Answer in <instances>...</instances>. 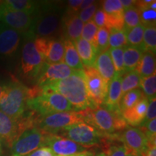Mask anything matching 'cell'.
<instances>
[{
	"instance_id": "obj_1",
	"label": "cell",
	"mask_w": 156,
	"mask_h": 156,
	"mask_svg": "<svg viewBox=\"0 0 156 156\" xmlns=\"http://www.w3.org/2000/svg\"><path fill=\"white\" fill-rule=\"evenodd\" d=\"M39 87L62 95L78 112L98 106L89 95L83 69L77 70L75 74L65 79L49 82Z\"/></svg>"
},
{
	"instance_id": "obj_2",
	"label": "cell",
	"mask_w": 156,
	"mask_h": 156,
	"mask_svg": "<svg viewBox=\"0 0 156 156\" xmlns=\"http://www.w3.org/2000/svg\"><path fill=\"white\" fill-rule=\"evenodd\" d=\"M30 99V88L17 81L5 84L0 100V111L14 120H17L27 109Z\"/></svg>"
},
{
	"instance_id": "obj_3",
	"label": "cell",
	"mask_w": 156,
	"mask_h": 156,
	"mask_svg": "<svg viewBox=\"0 0 156 156\" xmlns=\"http://www.w3.org/2000/svg\"><path fill=\"white\" fill-rule=\"evenodd\" d=\"M84 122L94 126L106 135H112L117 131L127 128V124L120 112H112L101 106L83 111Z\"/></svg>"
},
{
	"instance_id": "obj_4",
	"label": "cell",
	"mask_w": 156,
	"mask_h": 156,
	"mask_svg": "<svg viewBox=\"0 0 156 156\" xmlns=\"http://www.w3.org/2000/svg\"><path fill=\"white\" fill-rule=\"evenodd\" d=\"M62 17L58 10L51 4H41L40 9L34 16L30 30L25 34L34 38H51L58 32Z\"/></svg>"
},
{
	"instance_id": "obj_5",
	"label": "cell",
	"mask_w": 156,
	"mask_h": 156,
	"mask_svg": "<svg viewBox=\"0 0 156 156\" xmlns=\"http://www.w3.org/2000/svg\"><path fill=\"white\" fill-rule=\"evenodd\" d=\"M27 108L41 118L57 112H75L71 103L62 95L41 88L40 94L27 101Z\"/></svg>"
},
{
	"instance_id": "obj_6",
	"label": "cell",
	"mask_w": 156,
	"mask_h": 156,
	"mask_svg": "<svg viewBox=\"0 0 156 156\" xmlns=\"http://www.w3.org/2000/svg\"><path fill=\"white\" fill-rule=\"evenodd\" d=\"M73 140L83 147L89 148L103 143L107 136L102 132L85 122H79L64 128L57 134Z\"/></svg>"
},
{
	"instance_id": "obj_7",
	"label": "cell",
	"mask_w": 156,
	"mask_h": 156,
	"mask_svg": "<svg viewBox=\"0 0 156 156\" xmlns=\"http://www.w3.org/2000/svg\"><path fill=\"white\" fill-rule=\"evenodd\" d=\"M26 41L23 44L21 55V71L24 77L37 79L45 62L34 44V37L25 34Z\"/></svg>"
},
{
	"instance_id": "obj_8",
	"label": "cell",
	"mask_w": 156,
	"mask_h": 156,
	"mask_svg": "<svg viewBox=\"0 0 156 156\" xmlns=\"http://www.w3.org/2000/svg\"><path fill=\"white\" fill-rule=\"evenodd\" d=\"M79 122H84L83 111L57 112L41 118L37 127L46 134H57L64 128Z\"/></svg>"
},
{
	"instance_id": "obj_9",
	"label": "cell",
	"mask_w": 156,
	"mask_h": 156,
	"mask_svg": "<svg viewBox=\"0 0 156 156\" xmlns=\"http://www.w3.org/2000/svg\"><path fill=\"white\" fill-rule=\"evenodd\" d=\"M46 135L47 134L37 126L25 130L12 145V156H26L38 148L45 147Z\"/></svg>"
},
{
	"instance_id": "obj_10",
	"label": "cell",
	"mask_w": 156,
	"mask_h": 156,
	"mask_svg": "<svg viewBox=\"0 0 156 156\" xmlns=\"http://www.w3.org/2000/svg\"><path fill=\"white\" fill-rule=\"evenodd\" d=\"M86 85L89 95L96 106L104 103L109 83L101 77L94 67H84Z\"/></svg>"
},
{
	"instance_id": "obj_11",
	"label": "cell",
	"mask_w": 156,
	"mask_h": 156,
	"mask_svg": "<svg viewBox=\"0 0 156 156\" xmlns=\"http://www.w3.org/2000/svg\"><path fill=\"white\" fill-rule=\"evenodd\" d=\"M34 16L28 12L12 10L0 4V23L21 34H25L30 30Z\"/></svg>"
},
{
	"instance_id": "obj_12",
	"label": "cell",
	"mask_w": 156,
	"mask_h": 156,
	"mask_svg": "<svg viewBox=\"0 0 156 156\" xmlns=\"http://www.w3.org/2000/svg\"><path fill=\"white\" fill-rule=\"evenodd\" d=\"M116 139L123 142L130 156H142L148 147L147 138L139 128H126Z\"/></svg>"
},
{
	"instance_id": "obj_13",
	"label": "cell",
	"mask_w": 156,
	"mask_h": 156,
	"mask_svg": "<svg viewBox=\"0 0 156 156\" xmlns=\"http://www.w3.org/2000/svg\"><path fill=\"white\" fill-rule=\"evenodd\" d=\"M45 147L50 148L56 156H69L90 152L88 148L58 134H47Z\"/></svg>"
},
{
	"instance_id": "obj_14",
	"label": "cell",
	"mask_w": 156,
	"mask_h": 156,
	"mask_svg": "<svg viewBox=\"0 0 156 156\" xmlns=\"http://www.w3.org/2000/svg\"><path fill=\"white\" fill-rule=\"evenodd\" d=\"M77 70L68 67L64 62L56 64H48L45 62L39 74L37 80V86H42L51 81L60 80L69 77L75 73Z\"/></svg>"
},
{
	"instance_id": "obj_15",
	"label": "cell",
	"mask_w": 156,
	"mask_h": 156,
	"mask_svg": "<svg viewBox=\"0 0 156 156\" xmlns=\"http://www.w3.org/2000/svg\"><path fill=\"white\" fill-rule=\"evenodd\" d=\"M22 34L0 23V56L8 57L18 48Z\"/></svg>"
},
{
	"instance_id": "obj_16",
	"label": "cell",
	"mask_w": 156,
	"mask_h": 156,
	"mask_svg": "<svg viewBox=\"0 0 156 156\" xmlns=\"http://www.w3.org/2000/svg\"><path fill=\"white\" fill-rule=\"evenodd\" d=\"M122 75L116 74L109 83L108 89L104 103L106 108L112 112H121L119 103L122 98Z\"/></svg>"
},
{
	"instance_id": "obj_17",
	"label": "cell",
	"mask_w": 156,
	"mask_h": 156,
	"mask_svg": "<svg viewBox=\"0 0 156 156\" xmlns=\"http://www.w3.org/2000/svg\"><path fill=\"white\" fill-rule=\"evenodd\" d=\"M20 134V132L17 121L12 119L0 111V139H2L11 147Z\"/></svg>"
},
{
	"instance_id": "obj_18",
	"label": "cell",
	"mask_w": 156,
	"mask_h": 156,
	"mask_svg": "<svg viewBox=\"0 0 156 156\" xmlns=\"http://www.w3.org/2000/svg\"><path fill=\"white\" fill-rule=\"evenodd\" d=\"M147 98L143 95L140 100L132 108L122 112V116L126 124L132 126H140L145 118L148 106Z\"/></svg>"
},
{
	"instance_id": "obj_19",
	"label": "cell",
	"mask_w": 156,
	"mask_h": 156,
	"mask_svg": "<svg viewBox=\"0 0 156 156\" xmlns=\"http://www.w3.org/2000/svg\"><path fill=\"white\" fill-rule=\"evenodd\" d=\"M98 73L100 74L104 80L109 83L116 75L114 64L108 50L101 52L97 56L94 66Z\"/></svg>"
},
{
	"instance_id": "obj_20",
	"label": "cell",
	"mask_w": 156,
	"mask_h": 156,
	"mask_svg": "<svg viewBox=\"0 0 156 156\" xmlns=\"http://www.w3.org/2000/svg\"><path fill=\"white\" fill-rule=\"evenodd\" d=\"M73 43L84 67H93L97 56L98 55L96 48L81 38Z\"/></svg>"
},
{
	"instance_id": "obj_21",
	"label": "cell",
	"mask_w": 156,
	"mask_h": 156,
	"mask_svg": "<svg viewBox=\"0 0 156 156\" xmlns=\"http://www.w3.org/2000/svg\"><path fill=\"white\" fill-rule=\"evenodd\" d=\"M63 30L66 39L74 42L81 37L84 23L77 15H66L62 19Z\"/></svg>"
},
{
	"instance_id": "obj_22",
	"label": "cell",
	"mask_w": 156,
	"mask_h": 156,
	"mask_svg": "<svg viewBox=\"0 0 156 156\" xmlns=\"http://www.w3.org/2000/svg\"><path fill=\"white\" fill-rule=\"evenodd\" d=\"M64 41L54 38H48L47 48L45 53V62L48 64L64 62Z\"/></svg>"
},
{
	"instance_id": "obj_23",
	"label": "cell",
	"mask_w": 156,
	"mask_h": 156,
	"mask_svg": "<svg viewBox=\"0 0 156 156\" xmlns=\"http://www.w3.org/2000/svg\"><path fill=\"white\" fill-rule=\"evenodd\" d=\"M2 5L15 11L25 12L36 15L40 9L41 3L30 0H6L2 1Z\"/></svg>"
},
{
	"instance_id": "obj_24",
	"label": "cell",
	"mask_w": 156,
	"mask_h": 156,
	"mask_svg": "<svg viewBox=\"0 0 156 156\" xmlns=\"http://www.w3.org/2000/svg\"><path fill=\"white\" fill-rule=\"evenodd\" d=\"M64 63L73 69H83V64L82 63L74 43L68 39H64Z\"/></svg>"
},
{
	"instance_id": "obj_25",
	"label": "cell",
	"mask_w": 156,
	"mask_h": 156,
	"mask_svg": "<svg viewBox=\"0 0 156 156\" xmlns=\"http://www.w3.org/2000/svg\"><path fill=\"white\" fill-rule=\"evenodd\" d=\"M140 78L147 77L155 73V54L146 51L142 54L139 63L135 68Z\"/></svg>"
},
{
	"instance_id": "obj_26",
	"label": "cell",
	"mask_w": 156,
	"mask_h": 156,
	"mask_svg": "<svg viewBox=\"0 0 156 156\" xmlns=\"http://www.w3.org/2000/svg\"><path fill=\"white\" fill-rule=\"evenodd\" d=\"M143 51L140 48L126 46L124 48V67L126 73L134 71L139 63Z\"/></svg>"
},
{
	"instance_id": "obj_27",
	"label": "cell",
	"mask_w": 156,
	"mask_h": 156,
	"mask_svg": "<svg viewBox=\"0 0 156 156\" xmlns=\"http://www.w3.org/2000/svg\"><path fill=\"white\" fill-rule=\"evenodd\" d=\"M142 51H149L155 54L156 51V27H147L145 28L143 40L140 46Z\"/></svg>"
},
{
	"instance_id": "obj_28",
	"label": "cell",
	"mask_w": 156,
	"mask_h": 156,
	"mask_svg": "<svg viewBox=\"0 0 156 156\" xmlns=\"http://www.w3.org/2000/svg\"><path fill=\"white\" fill-rule=\"evenodd\" d=\"M143 95V93H142L141 89L140 88L132 90L124 93L122 95L119 103L121 112L132 108L134 105H135L142 98Z\"/></svg>"
},
{
	"instance_id": "obj_29",
	"label": "cell",
	"mask_w": 156,
	"mask_h": 156,
	"mask_svg": "<svg viewBox=\"0 0 156 156\" xmlns=\"http://www.w3.org/2000/svg\"><path fill=\"white\" fill-rule=\"evenodd\" d=\"M140 77L135 70L124 73L122 79V95L132 90L136 89L140 87Z\"/></svg>"
},
{
	"instance_id": "obj_30",
	"label": "cell",
	"mask_w": 156,
	"mask_h": 156,
	"mask_svg": "<svg viewBox=\"0 0 156 156\" xmlns=\"http://www.w3.org/2000/svg\"><path fill=\"white\" fill-rule=\"evenodd\" d=\"M145 28V26H143L142 24H140L130 30L125 31L128 46L140 48L142 40H143Z\"/></svg>"
},
{
	"instance_id": "obj_31",
	"label": "cell",
	"mask_w": 156,
	"mask_h": 156,
	"mask_svg": "<svg viewBox=\"0 0 156 156\" xmlns=\"http://www.w3.org/2000/svg\"><path fill=\"white\" fill-rule=\"evenodd\" d=\"M124 30L127 31L140 24L139 10L135 6L124 10Z\"/></svg>"
},
{
	"instance_id": "obj_32",
	"label": "cell",
	"mask_w": 156,
	"mask_h": 156,
	"mask_svg": "<svg viewBox=\"0 0 156 156\" xmlns=\"http://www.w3.org/2000/svg\"><path fill=\"white\" fill-rule=\"evenodd\" d=\"M140 87L144 95L148 100L155 98L156 93V75L155 73L147 77L140 78Z\"/></svg>"
},
{
	"instance_id": "obj_33",
	"label": "cell",
	"mask_w": 156,
	"mask_h": 156,
	"mask_svg": "<svg viewBox=\"0 0 156 156\" xmlns=\"http://www.w3.org/2000/svg\"><path fill=\"white\" fill-rule=\"evenodd\" d=\"M108 51L114 64L116 74L123 75L125 73L124 67V57H123L124 48H109Z\"/></svg>"
},
{
	"instance_id": "obj_34",
	"label": "cell",
	"mask_w": 156,
	"mask_h": 156,
	"mask_svg": "<svg viewBox=\"0 0 156 156\" xmlns=\"http://www.w3.org/2000/svg\"><path fill=\"white\" fill-rule=\"evenodd\" d=\"M137 9L139 10L140 24L145 26V28L155 26L156 9L151 8V5Z\"/></svg>"
},
{
	"instance_id": "obj_35",
	"label": "cell",
	"mask_w": 156,
	"mask_h": 156,
	"mask_svg": "<svg viewBox=\"0 0 156 156\" xmlns=\"http://www.w3.org/2000/svg\"><path fill=\"white\" fill-rule=\"evenodd\" d=\"M126 46H127V41H126L125 30L124 29H122V30H116V29L110 30L109 47L113 48H123Z\"/></svg>"
},
{
	"instance_id": "obj_36",
	"label": "cell",
	"mask_w": 156,
	"mask_h": 156,
	"mask_svg": "<svg viewBox=\"0 0 156 156\" xmlns=\"http://www.w3.org/2000/svg\"><path fill=\"white\" fill-rule=\"evenodd\" d=\"M109 34L110 30L105 27H101L98 29V32L95 37L96 42V49L98 53L109 49Z\"/></svg>"
},
{
	"instance_id": "obj_37",
	"label": "cell",
	"mask_w": 156,
	"mask_h": 156,
	"mask_svg": "<svg viewBox=\"0 0 156 156\" xmlns=\"http://www.w3.org/2000/svg\"><path fill=\"white\" fill-rule=\"evenodd\" d=\"M98 29V27L95 25L92 20L84 24L81 34V38L92 44L95 48H96L95 37H96Z\"/></svg>"
},
{
	"instance_id": "obj_38",
	"label": "cell",
	"mask_w": 156,
	"mask_h": 156,
	"mask_svg": "<svg viewBox=\"0 0 156 156\" xmlns=\"http://www.w3.org/2000/svg\"><path fill=\"white\" fill-rule=\"evenodd\" d=\"M140 130L143 132L148 142L149 146L156 145V119H153L150 122L144 123L140 125Z\"/></svg>"
},
{
	"instance_id": "obj_39",
	"label": "cell",
	"mask_w": 156,
	"mask_h": 156,
	"mask_svg": "<svg viewBox=\"0 0 156 156\" xmlns=\"http://www.w3.org/2000/svg\"><path fill=\"white\" fill-rule=\"evenodd\" d=\"M103 10L108 15L123 16L124 9L120 0H105L102 2Z\"/></svg>"
},
{
	"instance_id": "obj_40",
	"label": "cell",
	"mask_w": 156,
	"mask_h": 156,
	"mask_svg": "<svg viewBox=\"0 0 156 156\" xmlns=\"http://www.w3.org/2000/svg\"><path fill=\"white\" fill-rule=\"evenodd\" d=\"M104 153L106 156H130L127 150L123 145H111L107 147Z\"/></svg>"
},
{
	"instance_id": "obj_41",
	"label": "cell",
	"mask_w": 156,
	"mask_h": 156,
	"mask_svg": "<svg viewBox=\"0 0 156 156\" xmlns=\"http://www.w3.org/2000/svg\"><path fill=\"white\" fill-rule=\"evenodd\" d=\"M98 9V4L94 2L88 7L85 8L83 10H81L79 14V18L84 23H87L90 20H92V18L94 16L95 12Z\"/></svg>"
},
{
	"instance_id": "obj_42",
	"label": "cell",
	"mask_w": 156,
	"mask_h": 156,
	"mask_svg": "<svg viewBox=\"0 0 156 156\" xmlns=\"http://www.w3.org/2000/svg\"><path fill=\"white\" fill-rule=\"evenodd\" d=\"M149 103H148V106L147 109V113H146L145 118L144 119L143 122L144 123L148 122L150 121L155 119L156 116V100L155 98H153L150 99Z\"/></svg>"
},
{
	"instance_id": "obj_43",
	"label": "cell",
	"mask_w": 156,
	"mask_h": 156,
	"mask_svg": "<svg viewBox=\"0 0 156 156\" xmlns=\"http://www.w3.org/2000/svg\"><path fill=\"white\" fill-rule=\"evenodd\" d=\"M106 13L102 9H97L95 12L94 16H93V21L95 23V25L98 27H104L105 25V20H106Z\"/></svg>"
},
{
	"instance_id": "obj_44",
	"label": "cell",
	"mask_w": 156,
	"mask_h": 156,
	"mask_svg": "<svg viewBox=\"0 0 156 156\" xmlns=\"http://www.w3.org/2000/svg\"><path fill=\"white\" fill-rule=\"evenodd\" d=\"M83 0H69L67 2V14L75 15V13L79 11Z\"/></svg>"
},
{
	"instance_id": "obj_45",
	"label": "cell",
	"mask_w": 156,
	"mask_h": 156,
	"mask_svg": "<svg viewBox=\"0 0 156 156\" xmlns=\"http://www.w3.org/2000/svg\"><path fill=\"white\" fill-rule=\"evenodd\" d=\"M26 156H56L48 147H42L36 150Z\"/></svg>"
},
{
	"instance_id": "obj_46",
	"label": "cell",
	"mask_w": 156,
	"mask_h": 156,
	"mask_svg": "<svg viewBox=\"0 0 156 156\" xmlns=\"http://www.w3.org/2000/svg\"><path fill=\"white\" fill-rule=\"evenodd\" d=\"M120 1L121 3H122L124 10L130 8V7H134V4H135V1L134 0H120Z\"/></svg>"
},
{
	"instance_id": "obj_47",
	"label": "cell",
	"mask_w": 156,
	"mask_h": 156,
	"mask_svg": "<svg viewBox=\"0 0 156 156\" xmlns=\"http://www.w3.org/2000/svg\"><path fill=\"white\" fill-rule=\"evenodd\" d=\"M95 1H93V0H83V1H82L81 5L80 6L79 10H83V9L88 7L89 6H90Z\"/></svg>"
},
{
	"instance_id": "obj_48",
	"label": "cell",
	"mask_w": 156,
	"mask_h": 156,
	"mask_svg": "<svg viewBox=\"0 0 156 156\" xmlns=\"http://www.w3.org/2000/svg\"><path fill=\"white\" fill-rule=\"evenodd\" d=\"M69 156H93V153L92 152H88L86 153H82V154H78V155H69Z\"/></svg>"
},
{
	"instance_id": "obj_49",
	"label": "cell",
	"mask_w": 156,
	"mask_h": 156,
	"mask_svg": "<svg viewBox=\"0 0 156 156\" xmlns=\"http://www.w3.org/2000/svg\"><path fill=\"white\" fill-rule=\"evenodd\" d=\"M4 85H5V84H2V83H0V100H1L2 95V92H3V90H4Z\"/></svg>"
},
{
	"instance_id": "obj_50",
	"label": "cell",
	"mask_w": 156,
	"mask_h": 156,
	"mask_svg": "<svg viewBox=\"0 0 156 156\" xmlns=\"http://www.w3.org/2000/svg\"><path fill=\"white\" fill-rule=\"evenodd\" d=\"M2 155V142L1 140H0V156Z\"/></svg>"
},
{
	"instance_id": "obj_51",
	"label": "cell",
	"mask_w": 156,
	"mask_h": 156,
	"mask_svg": "<svg viewBox=\"0 0 156 156\" xmlns=\"http://www.w3.org/2000/svg\"><path fill=\"white\" fill-rule=\"evenodd\" d=\"M95 156H106V155H105L104 153H101L98 154V155H96Z\"/></svg>"
},
{
	"instance_id": "obj_52",
	"label": "cell",
	"mask_w": 156,
	"mask_h": 156,
	"mask_svg": "<svg viewBox=\"0 0 156 156\" xmlns=\"http://www.w3.org/2000/svg\"><path fill=\"white\" fill-rule=\"evenodd\" d=\"M2 3V1H0V4H1Z\"/></svg>"
}]
</instances>
